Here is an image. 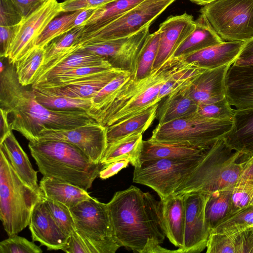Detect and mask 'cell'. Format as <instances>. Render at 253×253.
<instances>
[{
  "mask_svg": "<svg viewBox=\"0 0 253 253\" xmlns=\"http://www.w3.org/2000/svg\"><path fill=\"white\" fill-rule=\"evenodd\" d=\"M191 2L198 5H205L215 0H189Z\"/></svg>",
  "mask_w": 253,
  "mask_h": 253,
  "instance_id": "56",
  "label": "cell"
},
{
  "mask_svg": "<svg viewBox=\"0 0 253 253\" xmlns=\"http://www.w3.org/2000/svg\"><path fill=\"white\" fill-rule=\"evenodd\" d=\"M206 248L207 253H238L234 234L211 232L209 235Z\"/></svg>",
  "mask_w": 253,
  "mask_h": 253,
  "instance_id": "42",
  "label": "cell"
},
{
  "mask_svg": "<svg viewBox=\"0 0 253 253\" xmlns=\"http://www.w3.org/2000/svg\"><path fill=\"white\" fill-rule=\"evenodd\" d=\"M0 149L5 153L10 164L20 177L33 188H40L37 171L34 170L28 156L17 140L12 130L0 140Z\"/></svg>",
  "mask_w": 253,
  "mask_h": 253,
  "instance_id": "27",
  "label": "cell"
},
{
  "mask_svg": "<svg viewBox=\"0 0 253 253\" xmlns=\"http://www.w3.org/2000/svg\"><path fill=\"white\" fill-rule=\"evenodd\" d=\"M79 11L65 12L53 19L37 39L35 47H44L56 37L74 29L73 23Z\"/></svg>",
  "mask_w": 253,
  "mask_h": 253,
  "instance_id": "36",
  "label": "cell"
},
{
  "mask_svg": "<svg viewBox=\"0 0 253 253\" xmlns=\"http://www.w3.org/2000/svg\"><path fill=\"white\" fill-rule=\"evenodd\" d=\"M57 140L71 143L83 152L91 161L99 163L108 146L107 127L99 123L71 128L42 130L38 141Z\"/></svg>",
  "mask_w": 253,
  "mask_h": 253,
  "instance_id": "14",
  "label": "cell"
},
{
  "mask_svg": "<svg viewBox=\"0 0 253 253\" xmlns=\"http://www.w3.org/2000/svg\"><path fill=\"white\" fill-rule=\"evenodd\" d=\"M253 196V180H246L237 183L232 190L228 217L249 206Z\"/></svg>",
  "mask_w": 253,
  "mask_h": 253,
  "instance_id": "43",
  "label": "cell"
},
{
  "mask_svg": "<svg viewBox=\"0 0 253 253\" xmlns=\"http://www.w3.org/2000/svg\"><path fill=\"white\" fill-rule=\"evenodd\" d=\"M39 186L45 197L59 202L69 209L91 197L84 189L51 177L43 176Z\"/></svg>",
  "mask_w": 253,
  "mask_h": 253,
  "instance_id": "29",
  "label": "cell"
},
{
  "mask_svg": "<svg viewBox=\"0 0 253 253\" xmlns=\"http://www.w3.org/2000/svg\"><path fill=\"white\" fill-rule=\"evenodd\" d=\"M5 68V67L3 65V62L2 61H0V73L3 72Z\"/></svg>",
  "mask_w": 253,
  "mask_h": 253,
  "instance_id": "57",
  "label": "cell"
},
{
  "mask_svg": "<svg viewBox=\"0 0 253 253\" xmlns=\"http://www.w3.org/2000/svg\"><path fill=\"white\" fill-rule=\"evenodd\" d=\"M243 155L232 150L223 137L207 149L191 174L176 189L174 194L192 191L207 194L233 188L242 170L240 162Z\"/></svg>",
  "mask_w": 253,
  "mask_h": 253,
  "instance_id": "5",
  "label": "cell"
},
{
  "mask_svg": "<svg viewBox=\"0 0 253 253\" xmlns=\"http://www.w3.org/2000/svg\"><path fill=\"white\" fill-rule=\"evenodd\" d=\"M149 34V27H146L127 37L91 41L75 47L105 58L113 67L129 71L135 78L140 51Z\"/></svg>",
  "mask_w": 253,
  "mask_h": 253,
  "instance_id": "12",
  "label": "cell"
},
{
  "mask_svg": "<svg viewBox=\"0 0 253 253\" xmlns=\"http://www.w3.org/2000/svg\"><path fill=\"white\" fill-rule=\"evenodd\" d=\"M62 13L57 0H46L34 12L24 18L18 25L6 58L9 64L15 63L35 47L37 39L48 24Z\"/></svg>",
  "mask_w": 253,
  "mask_h": 253,
  "instance_id": "13",
  "label": "cell"
},
{
  "mask_svg": "<svg viewBox=\"0 0 253 253\" xmlns=\"http://www.w3.org/2000/svg\"><path fill=\"white\" fill-rule=\"evenodd\" d=\"M129 163L128 159H121L104 165L99 172V177L102 179L109 178L127 167Z\"/></svg>",
  "mask_w": 253,
  "mask_h": 253,
  "instance_id": "51",
  "label": "cell"
},
{
  "mask_svg": "<svg viewBox=\"0 0 253 253\" xmlns=\"http://www.w3.org/2000/svg\"><path fill=\"white\" fill-rule=\"evenodd\" d=\"M125 71L112 67L63 86L44 89L70 97L92 99L106 84Z\"/></svg>",
  "mask_w": 253,
  "mask_h": 253,
  "instance_id": "24",
  "label": "cell"
},
{
  "mask_svg": "<svg viewBox=\"0 0 253 253\" xmlns=\"http://www.w3.org/2000/svg\"><path fill=\"white\" fill-rule=\"evenodd\" d=\"M240 160L242 170L237 183L246 180H253V156L243 154Z\"/></svg>",
  "mask_w": 253,
  "mask_h": 253,
  "instance_id": "53",
  "label": "cell"
},
{
  "mask_svg": "<svg viewBox=\"0 0 253 253\" xmlns=\"http://www.w3.org/2000/svg\"><path fill=\"white\" fill-rule=\"evenodd\" d=\"M160 103L118 124L107 127L108 145L134 133H143L156 118Z\"/></svg>",
  "mask_w": 253,
  "mask_h": 253,
  "instance_id": "30",
  "label": "cell"
},
{
  "mask_svg": "<svg viewBox=\"0 0 253 253\" xmlns=\"http://www.w3.org/2000/svg\"><path fill=\"white\" fill-rule=\"evenodd\" d=\"M18 25L9 26H0V56L6 58L10 45L18 29Z\"/></svg>",
  "mask_w": 253,
  "mask_h": 253,
  "instance_id": "48",
  "label": "cell"
},
{
  "mask_svg": "<svg viewBox=\"0 0 253 253\" xmlns=\"http://www.w3.org/2000/svg\"><path fill=\"white\" fill-rule=\"evenodd\" d=\"M84 26L74 28L56 37L48 43L44 47V56L42 64L74 46L82 34Z\"/></svg>",
  "mask_w": 253,
  "mask_h": 253,
  "instance_id": "39",
  "label": "cell"
},
{
  "mask_svg": "<svg viewBox=\"0 0 253 253\" xmlns=\"http://www.w3.org/2000/svg\"><path fill=\"white\" fill-rule=\"evenodd\" d=\"M142 133H134L108 144L100 163L104 166L121 159H128L135 168L139 166Z\"/></svg>",
  "mask_w": 253,
  "mask_h": 253,
  "instance_id": "31",
  "label": "cell"
},
{
  "mask_svg": "<svg viewBox=\"0 0 253 253\" xmlns=\"http://www.w3.org/2000/svg\"><path fill=\"white\" fill-rule=\"evenodd\" d=\"M183 58L170 57L145 77H131L106 103L89 114L107 127L160 103L158 97L161 88L183 62Z\"/></svg>",
  "mask_w": 253,
  "mask_h": 253,
  "instance_id": "3",
  "label": "cell"
},
{
  "mask_svg": "<svg viewBox=\"0 0 253 253\" xmlns=\"http://www.w3.org/2000/svg\"><path fill=\"white\" fill-rule=\"evenodd\" d=\"M195 28L175 51L171 57L185 56L225 42L202 14L195 20Z\"/></svg>",
  "mask_w": 253,
  "mask_h": 253,
  "instance_id": "28",
  "label": "cell"
},
{
  "mask_svg": "<svg viewBox=\"0 0 253 253\" xmlns=\"http://www.w3.org/2000/svg\"><path fill=\"white\" fill-rule=\"evenodd\" d=\"M233 188L209 194L205 208V218L210 233L229 216Z\"/></svg>",
  "mask_w": 253,
  "mask_h": 253,
  "instance_id": "32",
  "label": "cell"
},
{
  "mask_svg": "<svg viewBox=\"0 0 253 253\" xmlns=\"http://www.w3.org/2000/svg\"><path fill=\"white\" fill-rule=\"evenodd\" d=\"M195 28V23L193 16L186 12L181 15L170 16L162 23L158 29L159 43L153 69L171 57Z\"/></svg>",
  "mask_w": 253,
  "mask_h": 253,
  "instance_id": "16",
  "label": "cell"
},
{
  "mask_svg": "<svg viewBox=\"0 0 253 253\" xmlns=\"http://www.w3.org/2000/svg\"><path fill=\"white\" fill-rule=\"evenodd\" d=\"M203 156L144 162L139 167L134 168L132 181L151 188L157 193L161 199H164L174 193L194 170Z\"/></svg>",
  "mask_w": 253,
  "mask_h": 253,
  "instance_id": "10",
  "label": "cell"
},
{
  "mask_svg": "<svg viewBox=\"0 0 253 253\" xmlns=\"http://www.w3.org/2000/svg\"><path fill=\"white\" fill-rule=\"evenodd\" d=\"M95 9L80 10L73 23L74 28L84 26L85 22L90 18Z\"/></svg>",
  "mask_w": 253,
  "mask_h": 253,
  "instance_id": "54",
  "label": "cell"
},
{
  "mask_svg": "<svg viewBox=\"0 0 253 253\" xmlns=\"http://www.w3.org/2000/svg\"><path fill=\"white\" fill-rule=\"evenodd\" d=\"M70 209L76 230L92 241L97 253H115L122 247L114 235L107 204L91 197Z\"/></svg>",
  "mask_w": 253,
  "mask_h": 253,
  "instance_id": "11",
  "label": "cell"
},
{
  "mask_svg": "<svg viewBox=\"0 0 253 253\" xmlns=\"http://www.w3.org/2000/svg\"><path fill=\"white\" fill-rule=\"evenodd\" d=\"M115 0H65L60 2L62 13L96 9Z\"/></svg>",
  "mask_w": 253,
  "mask_h": 253,
  "instance_id": "47",
  "label": "cell"
},
{
  "mask_svg": "<svg viewBox=\"0 0 253 253\" xmlns=\"http://www.w3.org/2000/svg\"><path fill=\"white\" fill-rule=\"evenodd\" d=\"M250 204H253V196L252 199V200H251V201Z\"/></svg>",
  "mask_w": 253,
  "mask_h": 253,
  "instance_id": "58",
  "label": "cell"
},
{
  "mask_svg": "<svg viewBox=\"0 0 253 253\" xmlns=\"http://www.w3.org/2000/svg\"><path fill=\"white\" fill-rule=\"evenodd\" d=\"M162 219L167 237L175 247L184 245L185 209L183 194H171L161 199Z\"/></svg>",
  "mask_w": 253,
  "mask_h": 253,
  "instance_id": "21",
  "label": "cell"
},
{
  "mask_svg": "<svg viewBox=\"0 0 253 253\" xmlns=\"http://www.w3.org/2000/svg\"><path fill=\"white\" fill-rule=\"evenodd\" d=\"M44 56V47H35L14 64L19 83L24 86L32 85L36 72Z\"/></svg>",
  "mask_w": 253,
  "mask_h": 253,
  "instance_id": "35",
  "label": "cell"
},
{
  "mask_svg": "<svg viewBox=\"0 0 253 253\" xmlns=\"http://www.w3.org/2000/svg\"><path fill=\"white\" fill-rule=\"evenodd\" d=\"M252 226H253V204H250L230 215L211 233L219 232L232 235Z\"/></svg>",
  "mask_w": 253,
  "mask_h": 253,
  "instance_id": "38",
  "label": "cell"
},
{
  "mask_svg": "<svg viewBox=\"0 0 253 253\" xmlns=\"http://www.w3.org/2000/svg\"><path fill=\"white\" fill-rule=\"evenodd\" d=\"M176 0H144L116 19L103 25H88L75 46L91 41H107L130 36L150 26Z\"/></svg>",
  "mask_w": 253,
  "mask_h": 253,
  "instance_id": "8",
  "label": "cell"
},
{
  "mask_svg": "<svg viewBox=\"0 0 253 253\" xmlns=\"http://www.w3.org/2000/svg\"><path fill=\"white\" fill-rule=\"evenodd\" d=\"M233 121L205 117L197 112L166 123L158 124L149 139L208 149L231 128Z\"/></svg>",
  "mask_w": 253,
  "mask_h": 253,
  "instance_id": "7",
  "label": "cell"
},
{
  "mask_svg": "<svg viewBox=\"0 0 253 253\" xmlns=\"http://www.w3.org/2000/svg\"><path fill=\"white\" fill-rule=\"evenodd\" d=\"M233 64L253 68V37L244 42Z\"/></svg>",
  "mask_w": 253,
  "mask_h": 253,
  "instance_id": "49",
  "label": "cell"
},
{
  "mask_svg": "<svg viewBox=\"0 0 253 253\" xmlns=\"http://www.w3.org/2000/svg\"><path fill=\"white\" fill-rule=\"evenodd\" d=\"M131 77V73L126 71L109 82L92 98V106L87 113L92 112L102 106Z\"/></svg>",
  "mask_w": 253,
  "mask_h": 253,
  "instance_id": "45",
  "label": "cell"
},
{
  "mask_svg": "<svg viewBox=\"0 0 253 253\" xmlns=\"http://www.w3.org/2000/svg\"><path fill=\"white\" fill-rule=\"evenodd\" d=\"M231 65L206 69L192 80L190 94L198 105L214 102L226 97L225 77Z\"/></svg>",
  "mask_w": 253,
  "mask_h": 253,
  "instance_id": "19",
  "label": "cell"
},
{
  "mask_svg": "<svg viewBox=\"0 0 253 253\" xmlns=\"http://www.w3.org/2000/svg\"><path fill=\"white\" fill-rule=\"evenodd\" d=\"M144 0H115L95 9L85 26H101L120 17Z\"/></svg>",
  "mask_w": 253,
  "mask_h": 253,
  "instance_id": "34",
  "label": "cell"
},
{
  "mask_svg": "<svg viewBox=\"0 0 253 253\" xmlns=\"http://www.w3.org/2000/svg\"><path fill=\"white\" fill-rule=\"evenodd\" d=\"M101 65L112 66L104 57L77 48L67 50L42 64L36 72L32 85L58 74L77 68Z\"/></svg>",
  "mask_w": 253,
  "mask_h": 253,
  "instance_id": "18",
  "label": "cell"
},
{
  "mask_svg": "<svg viewBox=\"0 0 253 253\" xmlns=\"http://www.w3.org/2000/svg\"><path fill=\"white\" fill-rule=\"evenodd\" d=\"M243 41H228L211 46L183 56L185 61L199 67L213 69L232 65L239 55Z\"/></svg>",
  "mask_w": 253,
  "mask_h": 253,
  "instance_id": "22",
  "label": "cell"
},
{
  "mask_svg": "<svg viewBox=\"0 0 253 253\" xmlns=\"http://www.w3.org/2000/svg\"><path fill=\"white\" fill-rule=\"evenodd\" d=\"M23 18L11 0H0V26L19 24Z\"/></svg>",
  "mask_w": 253,
  "mask_h": 253,
  "instance_id": "46",
  "label": "cell"
},
{
  "mask_svg": "<svg viewBox=\"0 0 253 253\" xmlns=\"http://www.w3.org/2000/svg\"><path fill=\"white\" fill-rule=\"evenodd\" d=\"M235 235L239 253H253V226Z\"/></svg>",
  "mask_w": 253,
  "mask_h": 253,
  "instance_id": "50",
  "label": "cell"
},
{
  "mask_svg": "<svg viewBox=\"0 0 253 253\" xmlns=\"http://www.w3.org/2000/svg\"><path fill=\"white\" fill-rule=\"evenodd\" d=\"M32 89L37 101L50 109L58 111L84 110L87 112L92 104V99L70 97L39 87H32Z\"/></svg>",
  "mask_w": 253,
  "mask_h": 253,
  "instance_id": "33",
  "label": "cell"
},
{
  "mask_svg": "<svg viewBox=\"0 0 253 253\" xmlns=\"http://www.w3.org/2000/svg\"><path fill=\"white\" fill-rule=\"evenodd\" d=\"M159 40L158 30L149 34L146 38L139 53L136 79L145 77L153 70L158 52Z\"/></svg>",
  "mask_w": 253,
  "mask_h": 253,
  "instance_id": "37",
  "label": "cell"
},
{
  "mask_svg": "<svg viewBox=\"0 0 253 253\" xmlns=\"http://www.w3.org/2000/svg\"><path fill=\"white\" fill-rule=\"evenodd\" d=\"M43 200L53 218L63 232L70 236L76 230L75 222L70 209L65 205L42 196Z\"/></svg>",
  "mask_w": 253,
  "mask_h": 253,
  "instance_id": "40",
  "label": "cell"
},
{
  "mask_svg": "<svg viewBox=\"0 0 253 253\" xmlns=\"http://www.w3.org/2000/svg\"><path fill=\"white\" fill-rule=\"evenodd\" d=\"M200 12L225 42L253 37V0H215Z\"/></svg>",
  "mask_w": 253,
  "mask_h": 253,
  "instance_id": "9",
  "label": "cell"
},
{
  "mask_svg": "<svg viewBox=\"0 0 253 253\" xmlns=\"http://www.w3.org/2000/svg\"><path fill=\"white\" fill-rule=\"evenodd\" d=\"M231 129L223 137L233 150L253 156V107L234 110Z\"/></svg>",
  "mask_w": 253,
  "mask_h": 253,
  "instance_id": "23",
  "label": "cell"
},
{
  "mask_svg": "<svg viewBox=\"0 0 253 253\" xmlns=\"http://www.w3.org/2000/svg\"><path fill=\"white\" fill-rule=\"evenodd\" d=\"M185 209L184 245L178 253H199L207 247L210 232L205 218V208L209 194L192 191L183 194Z\"/></svg>",
  "mask_w": 253,
  "mask_h": 253,
  "instance_id": "15",
  "label": "cell"
},
{
  "mask_svg": "<svg viewBox=\"0 0 253 253\" xmlns=\"http://www.w3.org/2000/svg\"><path fill=\"white\" fill-rule=\"evenodd\" d=\"M225 96L236 109L253 107V68L232 64L225 77Z\"/></svg>",
  "mask_w": 253,
  "mask_h": 253,
  "instance_id": "20",
  "label": "cell"
},
{
  "mask_svg": "<svg viewBox=\"0 0 253 253\" xmlns=\"http://www.w3.org/2000/svg\"><path fill=\"white\" fill-rule=\"evenodd\" d=\"M29 227L33 241L40 243L48 250L63 251L67 248L70 236L56 223L42 197L33 209Z\"/></svg>",
  "mask_w": 253,
  "mask_h": 253,
  "instance_id": "17",
  "label": "cell"
},
{
  "mask_svg": "<svg viewBox=\"0 0 253 253\" xmlns=\"http://www.w3.org/2000/svg\"><path fill=\"white\" fill-rule=\"evenodd\" d=\"M28 147L43 176L55 178L86 191L99 176L103 165L91 161L75 145L57 140L29 142Z\"/></svg>",
  "mask_w": 253,
  "mask_h": 253,
  "instance_id": "4",
  "label": "cell"
},
{
  "mask_svg": "<svg viewBox=\"0 0 253 253\" xmlns=\"http://www.w3.org/2000/svg\"><path fill=\"white\" fill-rule=\"evenodd\" d=\"M207 150L148 139L143 140L139 158V166L144 162L157 159L200 158L204 155Z\"/></svg>",
  "mask_w": 253,
  "mask_h": 253,
  "instance_id": "26",
  "label": "cell"
},
{
  "mask_svg": "<svg viewBox=\"0 0 253 253\" xmlns=\"http://www.w3.org/2000/svg\"><path fill=\"white\" fill-rule=\"evenodd\" d=\"M40 188L27 184L0 149V219L8 236L29 225L33 209L42 197Z\"/></svg>",
  "mask_w": 253,
  "mask_h": 253,
  "instance_id": "6",
  "label": "cell"
},
{
  "mask_svg": "<svg viewBox=\"0 0 253 253\" xmlns=\"http://www.w3.org/2000/svg\"><path fill=\"white\" fill-rule=\"evenodd\" d=\"M107 206L114 235L122 247L146 253L150 247L164 242L161 203L149 192L131 186L116 192Z\"/></svg>",
  "mask_w": 253,
  "mask_h": 253,
  "instance_id": "2",
  "label": "cell"
},
{
  "mask_svg": "<svg viewBox=\"0 0 253 253\" xmlns=\"http://www.w3.org/2000/svg\"><path fill=\"white\" fill-rule=\"evenodd\" d=\"M41 248L27 239L13 235L0 243V253H42Z\"/></svg>",
  "mask_w": 253,
  "mask_h": 253,
  "instance_id": "44",
  "label": "cell"
},
{
  "mask_svg": "<svg viewBox=\"0 0 253 253\" xmlns=\"http://www.w3.org/2000/svg\"><path fill=\"white\" fill-rule=\"evenodd\" d=\"M25 87L18 82L14 65L0 73V108L7 112L11 129L29 142H37L44 128L67 129L98 123L85 111L48 109L37 101L32 89Z\"/></svg>",
  "mask_w": 253,
  "mask_h": 253,
  "instance_id": "1",
  "label": "cell"
},
{
  "mask_svg": "<svg viewBox=\"0 0 253 253\" xmlns=\"http://www.w3.org/2000/svg\"><path fill=\"white\" fill-rule=\"evenodd\" d=\"M197 112L212 119L233 121L234 110L225 97L214 102L198 105Z\"/></svg>",
  "mask_w": 253,
  "mask_h": 253,
  "instance_id": "41",
  "label": "cell"
},
{
  "mask_svg": "<svg viewBox=\"0 0 253 253\" xmlns=\"http://www.w3.org/2000/svg\"><path fill=\"white\" fill-rule=\"evenodd\" d=\"M46 0H11L23 19L40 7Z\"/></svg>",
  "mask_w": 253,
  "mask_h": 253,
  "instance_id": "52",
  "label": "cell"
},
{
  "mask_svg": "<svg viewBox=\"0 0 253 253\" xmlns=\"http://www.w3.org/2000/svg\"><path fill=\"white\" fill-rule=\"evenodd\" d=\"M190 84L175 90L165 97L159 105L156 118L158 124L181 118L197 112L198 104L190 94Z\"/></svg>",
  "mask_w": 253,
  "mask_h": 253,
  "instance_id": "25",
  "label": "cell"
},
{
  "mask_svg": "<svg viewBox=\"0 0 253 253\" xmlns=\"http://www.w3.org/2000/svg\"><path fill=\"white\" fill-rule=\"evenodd\" d=\"M0 139H2L10 131L9 123L7 112L0 108Z\"/></svg>",
  "mask_w": 253,
  "mask_h": 253,
  "instance_id": "55",
  "label": "cell"
}]
</instances>
